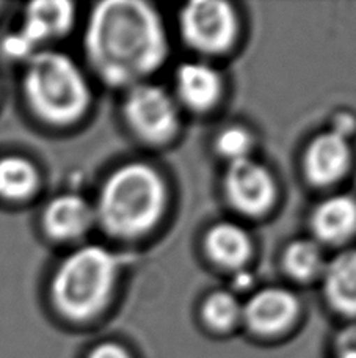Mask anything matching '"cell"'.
Here are the masks:
<instances>
[{
    "mask_svg": "<svg viewBox=\"0 0 356 358\" xmlns=\"http://www.w3.org/2000/svg\"><path fill=\"white\" fill-rule=\"evenodd\" d=\"M225 194L239 213L258 217L265 214L275 203L276 184L269 169L248 157L228 165Z\"/></svg>",
    "mask_w": 356,
    "mask_h": 358,
    "instance_id": "obj_8",
    "label": "cell"
},
{
    "mask_svg": "<svg viewBox=\"0 0 356 358\" xmlns=\"http://www.w3.org/2000/svg\"><path fill=\"white\" fill-rule=\"evenodd\" d=\"M323 292L334 311L356 316V250H347L325 264Z\"/></svg>",
    "mask_w": 356,
    "mask_h": 358,
    "instance_id": "obj_14",
    "label": "cell"
},
{
    "mask_svg": "<svg viewBox=\"0 0 356 358\" xmlns=\"http://www.w3.org/2000/svg\"><path fill=\"white\" fill-rule=\"evenodd\" d=\"M121 259L101 245H85L63 259L50 281L52 303L63 317L84 322L109 303Z\"/></svg>",
    "mask_w": 356,
    "mask_h": 358,
    "instance_id": "obj_4",
    "label": "cell"
},
{
    "mask_svg": "<svg viewBox=\"0 0 356 358\" xmlns=\"http://www.w3.org/2000/svg\"><path fill=\"white\" fill-rule=\"evenodd\" d=\"M167 189L163 179L142 162L119 167L104 182L94 214L105 233L121 239L140 238L161 220Z\"/></svg>",
    "mask_w": 356,
    "mask_h": 358,
    "instance_id": "obj_2",
    "label": "cell"
},
{
    "mask_svg": "<svg viewBox=\"0 0 356 358\" xmlns=\"http://www.w3.org/2000/svg\"><path fill=\"white\" fill-rule=\"evenodd\" d=\"M40 185V173L35 164L17 155L0 157V200L8 203L25 201Z\"/></svg>",
    "mask_w": 356,
    "mask_h": 358,
    "instance_id": "obj_16",
    "label": "cell"
},
{
    "mask_svg": "<svg viewBox=\"0 0 356 358\" xmlns=\"http://www.w3.org/2000/svg\"><path fill=\"white\" fill-rule=\"evenodd\" d=\"M244 306L231 292L217 291L211 294L202 305V319L215 331H228L242 321Z\"/></svg>",
    "mask_w": 356,
    "mask_h": 358,
    "instance_id": "obj_18",
    "label": "cell"
},
{
    "mask_svg": "<svg viewBox=\"0 0 356 358\" xmlns=\"http://www.w3.org/2000/svg\"><path fill=\"white\" fill-rule=\"evenodd\" d=\"M87 358H132V355L118 343H103L94 348Z\"/></svg>",
    "mask_w": 356,
    "mask_h": 358,
    "instance_id": "obj_21",
    "label": "cell"
},
{
    "mask_svg": "<svg viewBox=\"0 0 356 358\" xmlns=\"http://www.w3.org/2000/svg\"><path fill=\"white\" fill-rule=\"evenodd\" d=\"M300 303L283 287H265L248 300L242 319L259 336H275L288 330L297 321Z\"/></svg>",
    "mask_w": 356,
    "mask_h": 358,
    "instance_id": "obj_9",
    "label": "cell"
},
{
    "mask_svg": "<svg viewBox=\"0 0 356 358\" xmlns=\"http://www.w3.org/2000/svg\"><path fill=\"white\" fill-rule=\"evenodd\" d=\"M206 252L214 263L226 268H239L251 255V239L244 228L232 222H220L206 236Z\"/></svg>",
    "mask_w": 356,
    "mask_h": 358,
    "instance_id": "obj_15",
    "label": "cell"
},
{
    "mask_svg": "<svg viewBox=\"0 0 356 358\" xmlns=\"http://www.w3.org/2000/svg\"><path fill=\"white\" fill-rule=\"evenodd\" d=\"M251 148V134L240 126L228 127L217 137V151L230 164L250 157Z\"/></svg>",
    "mask_w": 356,
    "mask_h": 358,
    "instance_id": "obj_19",
    "label": "cell"
},
{
    "mask_svg": "<svg viewBox=\"0 0 356 358\" xmlns=\"http://www.w3.org/2000/svg\"><path fill=\"white\" fill-rule=\"evenodd\" d=\"M124 117L132 131L148 143L168 142L179 127V110L173 96L163 87L148 82L129 88Z\"/></svg>",
    "mask_w": 356,
    "mask_h": 358,
    "instance_id": "obj_6",
    "label": "cell"
},
{
    "mask_svg": "<svg viewBox=\"0 0 356 358\" xmlns=\"http://www.w3.org/2000/svg\"><path fill=\"white\" fill-rule=\"evenodd\" d=\"M311 228L323 244L336 245L356 233V200L350 195H334L317 204L311 215Z\"/></svg>",
    "mask_w": 356,
    "mask_h": 358,
    "instance_id": "obj_13",
    "label": "cell"
},
{
    "mask_svg": "<svg viewBox=\"0 0 356 358\" xmlns=\"http://www.w3.org/2000/svg\"><path fill=\"white\" fill-rule=\"evenodd\" d=\"M22 92L30 110L52 126L79 121L91 102L84 71L71 57L57 50H38L25 62Z\"/></svg>",
    "mask_w": 356,
    "mask_h": 358,
    "instance_id": "obj_3",
    "label": "cell"
},
{
    "mask_svg": "<svg viewBox=\"0 0 356 358\" xmlns=\"http://www.w3.org/2000/svg\"><path fill=\"white\" fill-rule=\"evenodd\" d=\"M182 40L201 54H223L237 36V15L221 0H196L179 13Z\"/></svg>",
    "mask_w": 356,
    "mask_h": 358,
    "instance_id": "obj_5",
    "label": "cell"
},
{
    "mask_svg": "<svg viewBox=\"0 0 356 358\" xmlns=\"http://www.w3.org/2000/svg\"><path fill=\"white\" fill-rule=\"evenodd\" d=\"M0 6H2V3H0Z\"/></svg>",
    "mask_w": 356,
    "mask_h": 358,
    "instance_id": "obj_22",
    "label": "cell"
},
{
    "mask_svg": "<svg viewBox=\"0 0 356 358\" xmlns=\"http://www.w3.org/2000/svg\"><path fill=\"white\" fill-rule=\"evenodd\" d=\"M352 162L348 137L332 129L314 137L304 152V173L316 185H332L344 176Z\"/></svg>",
    "mask_w": 356,
    "mask_h": 358,
    "instance_id": "obj_10",
    "label": "cell"
},
{
    "mask_svg": "<svg viewBox=\"0 0 356 358\" xmlns=\"http://www.w3.org/2000/svg\"><path fill=\"white\" fill-rule=\"evenodd\" d=\"M74 3L66 0H41L29 3L19 30L5 38L3 50L11 59L27 62L44 43L60 38L73 27Z\"/></svg>",
    "mask_w": 356,
    "mask_h": 358,
    "instance_id": "obj_7",
    "label": "cell"
},
{
    "mask_svg": "<svg viewBox=\"0 0 356 358\" xmlns=\"http://www.w3.org/2000/svg\"><path fill=\"white\" fill-rule=\"evenodd\" d=\"M84 46L104 84L131 88L154 74L168 57V36L156 8L140 0H105L88 17Z\"/></svg>",
    "mask_w": 356,
    "mask_h": 358,
    "instance_id": "obj_1",
    "label": "cell"
},
{
    "mask_svg": "<svg viewBox=\"0 0 356 358\" xmlns=\"http://www.w3.org/2000/svg\"><path fill=\"white\" fill-rule=\"evenodd\" d=\"M284 271L297 281H306L320 277L325 261L320 247L313 241H295L284 252Z\"/></svg>",
    "mask_w": 356,
    "mask_h": 358,
    "instance_id": "obj_17",
    "label": "cell"
},
{
    "mask_svg": "<svg viewBox=\"0 0 356 358\" xmlns=\"http://www.w3.org/2000/svg\"><path fill=\"white\" fill-rule=\"evenodd\" d=\"M176 92L188 108L205 112L218 102L223 93V80L217 69L211 65L188 62L177 68Z\"/></svg>",
    "mask_w": 356,
    "mask_h": 358,
    "instance_id": "obj_12",
    "label": "cell"
},
{
    "mask_svg": "<svg viewBox=\"0 0 356 358\" xmlns=\"http://www.w3.org/2000/svg\"><path fill=\"white\" fill-rule=\"evenodd\" d=\"M336 358H356V325L341 331L334 343Z\"/></svg>",
    "mask_w": 356,
    "mask_h": 358,
    "instance_id": "obj_20",
    "label": "cell"
},
{
    "mask_svg": "<svg viewBox=\"0 0 356 358\" xmlns=\"http://www.w3.org/2000/svg\"><path fill=\"white\" fill-rule=\"evenodd\" d=\"M96 220L94 208L85 198L63 194L50 200L43 213L44 231L55 241H74L88 233Z\"/></svg>",
    "mask_w": 356,
    "mask_h": 358,
    "instance_id": "obj_11",
    "label": "cell"
}]
</instances>
